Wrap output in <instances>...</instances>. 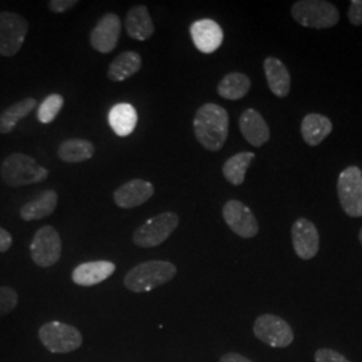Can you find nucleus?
<instances>
[{"mask_svg":"<svg viewBox=\"0 0 362 362\" xmlns=\"http://www.w3.org/2000/svg\"><path fill=\"white\" fill-rule=\"evenodd\" d=\"M230 117L227 110L220 105H203L196 112L194 119V130L196 140L211 152H218L228 137Z\"/></svg>","mask_w":362,"mask_h":362,"instance_id":"obj_1","label":"nucleus"},{"mask_svg":"<svg viewBox=\"0 0 362 362\" xmlns=\"http://www.w3.org/2000/svg\"><path fill=\"white\" fill-rule=\"evenodd\" d=\"M177 274L173 263L167 260H148L134 266L124 278V286L132 293H148L170 282Z\"/></svg>","mask_w":362,"mask_h":362,"instance_id":"obj_2","label":"nucleus"},{"mask_svg":"<svg viewBox=\"0 0 362 362\" xmlns=\"http://www.w3.org/2000/svg\"><path fill=\"white\" fill-rule=\"evenodd\" d=\"M0 176L8 187L19 188L46 180L49 177V170L40 167L31 156L11 153L3 160Z\"/></svg>","mask_w":362,"mask_h":362,"instance_id":"obj_3","label":"nucleus"},{"mask_svg":"<svg viewBox=\"0 0 362 362\" xmlns=\"http://www.w3.org/2000/svg\"><path fill=\"white\" fill-rule=\"evenodd\" d=\"M291 15L300 26L330 28L339 21L336 6L325 0H299L293 4Z\"/></svg>","mask_w":362,"mask_h":362,"instance_id":"obj_4","label":"nucleus"},{"mask_svg":"<svg viewBox=\"0 0 362 362\" xmlns=\"http://www.w3.org/2000/svg\"><path fill=\"white\" fill-rule=\"evenodd\" d=\"M38 337L42 345L54 354H67L81 348L82 333L76 326L52 321L39 327Z\"/></svg>","mask_w":362,"mask_h":362,"instance_id":"obj_5","label":"nucleus"},{"mask_svg":"<svg viewBox=\"0 0 362 362\" xmlns=\"http://www.w3.org/2000/svg\"><path fill=\"white\" fill-rule=\"evenodd\" d=\"M180 218L177 214L167 211L155 218L146 220L134 233L133 242L141 248H153L167 242L169 236L179 227Z\"/></svg>","mask_w":362,"mask_h":362,"instance_id":"obj_6","label":"nucleus"},{"mask_svg":"<svg viewBox=\"0 0 362 362\" xmlns=\"http://www.w3.org/2000/svg\"><path fill=\"white\" fill-rule=\"evenodd\" d=\"M337 192L345 214L351 218L362 216V172L358 167L344 169L337 181Z\"/></svg>","mask_w":362,"mask_h":362,"instance_id":"obj_7","label":"nucleus"},{"mask_svg":"<svg viewBox=\"0 0 362 362\" xmlns=\"http://www.w3.org/2000/svg\"><path fill=\"white\" fill-rule=\"evenodd\" d=\"M30 252L33 262L43 269L52 267L61 258L62 242L59 233L52 226H43L34 235Z\"/></svg>","mask_w":362,"mask_h":362,"instance_id":"obj_8","label":"nucleus"},{"mask_svg":"<svg viewBox=\"0 0 362 362\" xmlns=\"http://www.w3.org/2000/svg\"><path fill=\"white\" fill-rule=\"evenodd\" d=\"M28 33V22L19 13H0V55L13 57L21 52Z\"/></svg>","mask_w":362,"mask_h":362,"instance_id":"obj_9","label":"nucleus"},{"mask_svg":"<svg viewBox=\"0 0 362 362\" xmlns=\"http://www.w3.org/2000/svg\"><path fill=\"white\" fill-rule=\"evenodd\" d=\"M254 334L272 348H287L294 341V333L290 325L274 314L259 315L254 324Z\"/></svg>","mask_w":362,"mask_h":362,"instance_id":"obj_10","label":"nucleus"},{"mask_svg":"<svg viewBox=\"0 0 362 362\" xmlns=\"http://www.w3.org/2000/svg\"><path fill=\"white\" fill-rule=\"evenodd\" d=\"M223 218L233 233L251 239L259 233L258 220L252 211L239 200H230L223 207Z\"/></svg>","mask_w":362,"mask_h":362,"instance_id":"obj_11","label":"nucleus"},{"mask_svg":"<svg viewBox=\"0 0 362 362\" xmlns=\"http://www.w3.org/2000/svg\"><path fill=\"white\" fill-rule=\"evenodd\" d=\"M121 19L117 13H105L91 30L90 45L95 52L109 54L113 52L118 45L121 35Z\"/></svg>","mask_w":362,"mask_h":362,"instance_id":"obj_12","label":"nucleus"},{"mask_svg":"<svg viewBox=\"0 0 362 362\" xmlns=\"http://www.w3.org/2000/svg\"><path fill=\"white\" fill-rule=\"evenodd\" d=\"M291 239L294 251L299 258L309 260L317 255L320 250V233L310 220L298 219L291 228Z\"/></svg>","mask_w":362,"mask_h":362,"instance_id":"obj_13","label":"nucleus"},{"mask_svg":"<svg viewBox=\"0 0 362 362\" xmlns=\"http://www.w3.org/2000/svg\"><path fill=\"white\" fill-rule=\"evenodd\" d=\"M155 194V187L152 182L143 179H133L119 188L113 194L115 203L122 209L140 207Z\"/></svg>","mask_w":362,"mask_h":362,"instance_id":"obj_14","label":"nucleus"},{"mask_svg":"<svg viewBox=\"0 0 362 362\" xmlns=\"http://www.w3.org/2000/svg\"><path fill=\"white\" fill-rule=\"evenodd\" d=\"M189 33L196 49L204 54L216 52L224 39L221 27L212 19L196 21L191 25Z\"/></svg>","mask_w":362,"mask_h":362,"instance_id":"obj_15","label":"nucleus"},{"mask_svg":"<svg viewBox=\"0 0 362 362\" xmlns=\"http://www.w3.org/2000/svg\"><path fill=\"white\" fill-rule=\"evenodd\" d=\"M116 272V264L109 260H93L78 264L71 272L73 282L82 287L100 285Z\"/></svg>","mask_w":362,"mask_h":362,"instance_id":"obj_16","label":"nucleus"},{"mask_svg":"<svg viewBox=\"0 0 362 362\" xmlns=\"http://www.w3.org/2000/svg\"><path fill=\"white\" fill-rule=\"evenodd\" d=\"M239 128L252 146H262L270 140V128L262 115L255 109H247L239 118Z\"/></svg>","mask_w":362,"mask_h":362,"instance_id":"obj_17","label":"nucleus"},{"mask_svg":"<svg viewBox=\"0 0 362 362\" xmlns=\"http://www.w3.org/2000/svg\"><path fill=\"white\" fill-rule=\"evenodd\" d=\"M125 28L130 38L148 40L155 34V25L146 6H134L125 19Z\"/></svg>","mask_w":362,"mask_h":362,"instance_id":"obj_18","label":"nucleus"},{"mask_svg":"<svg viewBox=\"0 0 362 362\" xmlns=\"http://www.w3.org/2000/svg\"><path fill=\"white\" fill-rule=\"evenodd\" d=\"M263 67H264L266 79L272 94L279 98L287 97L290 94L291 78L285 64L278 58L269 57L266 58Z\"/></svg>","mask_w":362,"mask_h":362,"instance_id":"obj_19","label":"nucleus"},{"mask_svg":"<svg viewBox=\"0 0 362 362\" xmlns=\"http://www.w3.org/2000/svg\"><path fill=\"white\" fill-rule=\"evenodd\" d=\"M58 206V194L54 189H46L33 199L27 202L23 207L21 208V218L25 221H34L50 216Z\"/></svg>","mask_w":362,"mask_h":362,"instance_id":"obj_20","label":"nucleus"},{"mask_svg":"<svg viewBox=\"0 0 362 362\" xmlns=\"http://www.w3.org/2000/svg\"><path fill=\"white\" fill-rule=\"evenodd\" d=\"M332 121L320 113H309L300 124V133L309 146H317L332 133Z\"/></svg>","mask_w":362,"mask_h":362,"instance_id":"obj_21","label":"nucleus"},{"mask_svg":"<svg viewBox=\"0 0 362 362\" xmlns=\"http://www.w3.org/2000/svg\"><path fill=\"white\" fill-rule=\"evenodd\" d=\"M137 110L133 105L121 103L109 112V125L118 137H128L137 127Z\"/></svg>","mask_w":362,"mask_h":362,"instance_id":"obj_22","label":"nucleus"},{"mask_svg":"<svg viewBox=\"0 0 362 362\" xmlns=\"http://www.w3.org/2000/svg\"><path fill=\"white\" fill-rule=\"evenodd\" d=\"M143 65L141 55L136 52H124L109 65L107 78L113 82H124L137 74Z\"/></svg>","mask_w":362,"mask_h":362,"instance_id":"obj_23","label":"nucleus"},{"mask_svg":"<svg viewBox=\"0 0 362 362\" xmlns=\"http://www.w3.org/2000/svg\"><path fill=\"white\" fill-rule=\"evenodd\" d=\"M37 107V100L33 97L18 101L8 106L0 115V134L11 133L21 119L26 118Z\"/></svg>","mask_w":362,"mask_h":362,"instance_id":"obj_24","label":"nucleus"},{"mask_svg":"<svg viewBox=\"0 0 362 362\" xmlns=\"http://www.w3.org/2000/svg\"><path fill=\"white\" fill-rule=\"evenodd\" d=\"M94 152L95 148L90 141L85 139H70L59 145L57 155L65 163L76 164L90 160Z\"/></svg>","mask_w":362,"mask_h":362,"instance_id":"obj_25","label":"nucleus"},{"mask_svg":"<svg viewBox=\"0 0 362 362\" xmlns=\"http://www.w3.org/2000/svg\"><path fill=\"white\" fill-rule=\"evenodd\" d=\"M251 88V79L243 73H230L220 81L218 85V93L220 97L238 101L242 100Z\"/></svg>","mask_w":362,"mask_h":362,"instance_id":"obj_26","label":"nucleus"},{"mask_svg":"<svg viewBox=\"0 0 362 362\" xmlns=\"http://www.w3.org/2000/svg\"><path fill=\"white\" fill-rule=\"evenodd\" d=\"M255 155L252 152H240L230 157L223 168V176L233 185H242L246 179L247 169L250 168Z\"/></svg>","mask_w":362,"mask_h":362,"instance_id":"obj_27","label":"nucleus"},{"mask_svg":"<svg viewBox=\"0 0 362 362\" xmlns=\"http://www.w3.org/2000/svg\"><path fill=\"white\" fill-rule=\"evenodd\" d=\"M64 104L65 100L61 94H50L39 105L37 119L40 124H52L62 110Z\"/></svg>","mask_w":362,"mask_h":362,"instance_id":"obj_28","label":"nucleus"},{"mask_svg":"<svg viewBox=\"0 0 362 362\" xmlns=\"http://www.w3.org/2000/svg\"><path fill=\"white\" fill-rule=\"evenodd\" d=\"M19 296L10 286H0V317H4L16 309Z\"/></svg>","mask_w":362,"mask_h":362,"instance_id":"obj_29","label":"nucleus"},{"mask_svg":"<svg viewBox=\"0 0 362 362\" xmlns=\"http://www.w3.org/2000/svg\"><path fill=\"white\" fill-rule=\"evenodd\" d=\"M315 362H351L341 353L332 349H320L315 353Z\"/></svg>","mask_w":362,"mask_h":362,"instance_id":"obj_30","label":"nucleus"},{"mask_svg":"<svg viewBox=\"0 0 362 362\" xmlns=\"http://www.w3.org/2000/svg\"><path fill=\"white\" fill-rule=\"evenodd\" d=\"M348 18L353 26H362V0H351Z\"/></svg>","mask_w":362,"mask_h":362,"instance_id":"obj_31","label":"nucleus"},{"mask_svg":"<svg viewBox=\"0 0 362 362\" xmlns=\"http://www.w3.org/2000/svg\"><path fill=\"white\" fill-rule=\"evenodd\" d=\"M78 4V0H52L49 1V8L54 13H64L74 8Z\"/></svg>","mask_w":362,"mask_h":362,"instance_id":"obj_32","label":"nucleus"},{"mask_svg":"<svg viewBox=\"0 0 362 362\" xmlns=\"http://www.w3.org/2000/svg\"><path fill=\"white\" fill-rule=\"evenodd\" d=\"M11 246H13L11 233L0 227V252H7Z\"/></svg>","mask_w":362,"mask_h":362,"instance_id":"obj_33","label":"nucleus"},{"mask_svg":"<svg viewBox=\"0 0 362 362\" xmlns=\"http://www.w3.org/2000/svg\"><path fill=\"white\" fill-rule=\"evenodd\" d=\"M220 362H254L251 361V360H248L247 357L245 356H242V354H239V353H227V354H224L221 358H220Z\"/></svg>","mask_w":362,"mask_h":362,"instance_id":"obj_34","label":"nucleus"},{"mask_svg":"<svg viewBox=\"0 0 362 362\" xmlns=\"http://www.w3.org/2000/svg\"><path fill=\"white\" fill-rule=\"evenodd\" d=\"M358 238H360V242H361V245H362V228H361V231H360V235H358Z\"/></svg>","mask_w":362,"mask_h":362,"instance_id":"obj_35","label":"nucleus"}]
</instances>
